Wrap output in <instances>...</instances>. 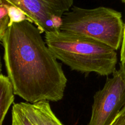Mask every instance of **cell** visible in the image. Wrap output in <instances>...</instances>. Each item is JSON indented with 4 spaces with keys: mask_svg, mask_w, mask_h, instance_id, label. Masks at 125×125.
Instances as JSON below:
<instances>
[{
    "mask_svg": "<svg viewBox=\"0 0 125 125\" xmlns=\"http://www.w3.org/2000/svg\"><path fill=\"white\" fill-rule=\"evenodd\" d=\"M35 25L23 21L9 26L1 40L7 76L15 94L27 102H58L67 78Z\"/></svg>",
    "mask_w": 125,
    "mask_h": 125,
    "instance_id": "obj_1",
    "label": "cell"
},
{
    "mask_svg": "<svg viewBox=\"0 0 125 125\" xmlns=\"http://www.w3.org/2000/svg\"><path fill=\"white\" fill-rule=\"evenodd\" d=\"M45 40L56 58L71 69L102 76L117 70V50L101 42L62 30L45 33Z\"/></svg>",
    "mask_w": 125,
    "mask_h": 125,
    "instance_id": "obj_2",
    "label": "cell"
},
{
    "mask_svg": "<svg viewBox=\"0 0 125 125\" xmlns=\"http://www.w3.org/2000/svg\"><path fill=\"white\" fill-rule=\"evenodd\" d=\"M125 26L122 13L113 9L73 6L62 16L60 29L92 38L117 50L122 47Z\"/></svg>",
    "mask_w": 125,
    "mask_h": 125,
    "instance_id": "obj_3",
    "label": "cell"
},
{
    "mask_svg": "<svg viewBox=\"0 0 125 125\" xmlns=\"http://www.w3.org/2000/svg\"><path fill=\"white\" fill-rule=\"evenodd\" d=\"M125 106V74L120 68L94 96L89 125H111Z\"/></svg>",
    "mask_w": 125,
    "mask_h": 125,
    "instance_id": "obj_4",
    "label": "cell"
},
{
    "mask_svg": "<svg viewBox=\"0 0 125 125\" xmlns=\"http://www.w3.org/2000/svg\"><path fill=\"white\" fill-rule=\"evenodd\" d=\"M21 9L41 33L61 30L62 18L73 0H1Z\"/></svg>",
    "mask_w": 125,
    "mask_h": 125,
    "instance_id": "obj_5",
    "label": "cell"
},
{
    "mask_svg": "<svg viewBox=\"0 0 125 125\" xmlns=\"http://www.w3.org/2000/svg\"><path fill=\"white\" fill-rule=\"evenodd\" d=\"M20 104L35 125H63L52 112L49 101L42 100L34 104L26 102Z\"/></svg>",
    "mask_w": 125,
    "mask_h": 125,
    "instance_id": "obj_6",
    "label": "cell"
},
{
    "mask_svg": "<svg viewBox=\"0 0 125 125\" xmlns=\"http://www.w3.org/2000/svg\"><path fill=\"white\" fill-rule=\"evenodd\" d=\"M0 125H2L10 107L14 101V89L8 76L0 75Z\"/></svg>",
    "mask_w": 125,
    "mask_h": 125,
    "instance_id": "obj_7",
    "label": "cell"
},
{
    "mask_svg": "<svg viewBox=\"0 0 125 125\" xmlns=\"http://www.w3.org/2000/svg\"><path fill=\"white\" fill-rule=\"evenodd\" d=\"M12 125H35L26 115L20 103L13 105L12 109Z\"/></svg>",
    "mask_w": 125,
    "mask_h": 125,
    "instance_id": "obj_8",
    "label": "cell"
},
{
    "mask_svg": "<svg viewBox=\"0 0 125 125\" xmlns=\"http://www.w3.org/2000/svg\"><path fill=\"white\" fill-rule=\"evenodd\" d=\"M0 2V40H1L9 26L10 18L7 3L1 0Z\"/></svg>",
    "mask_w": 125,
    "mask_h": 125,
    "instance_id": "obj_9",
    "label": "cell"
},
{
    "mask_svg": "<svg viewBox=\"0 0 125 125\" xmlns=\"http://www.w3.org/2000/svg\"><path fill=\"white\" fill-rule=\"evenodd\" d=\"M7 6L10 18L9 26L15 22H21L23 21H29L32 23L31 20L21 9L9 4H7Z\"/></svg>",
    "mask_w": 125,
    "mask_h": 125,
    "instance_id": "obj_10",
    "label": "cell"
},
{
    "mask_svg": "<svg viewBox=\"0 0 125 125\" xmlns=\"http://www.w3.org/2000/svg\"><path fill=\"white\" fill-rule=\"evenodd\" d=\"M111 125H125V106Z\"/></svg>",
    "mask_w": 125,
    "mask_h": 125,
    "instance_id": "obj_11",
    "label": "cell"
},
{
    "mask_svg": "<svg viewBox=\"0 0 125 125\" xmlns=\"http://www.w3.org/2000/svg\"><path fill=\"white\" fill-rule=\"evenodd\" d=\"M125 49V31H124V36H123V42H122V47H121V50H123V49Z\"/></svg>",
    "mask_w": 125,
    "mask_h": 125,
    "instance_id": "obj_12",
    "label": "cell"
},
{
    "mask_svg": "<svg viewBox=\"0 0 125 125\" xmlns=\"http://www.w3.org/2000/svg\"><path fill=\"white\" fill-rule=\"evenodd\" d=\"M120 68L124 72L125 74V63L123 64H120Z\"/></svg>",
    "mask_w": 125,
    "mask_h": 125,
    "instance_id": "obj_13",
    "label": "cell"
},
{
    "mask_svg": "<svg viewBox=\"0 0 125 125\" xmlns=\"http://www.w3.org/2000/svg\"><path fill=\"white\" fill-rule=\"evenodd\" d=\"M122 1H123V2H124V3L125 4V0H122Z\"/></svg>",
    "mask_w": 125,
    "mask_h": 125,
    "instance_id": "obj_14",
    "label": "cell"
}]
</instances>
